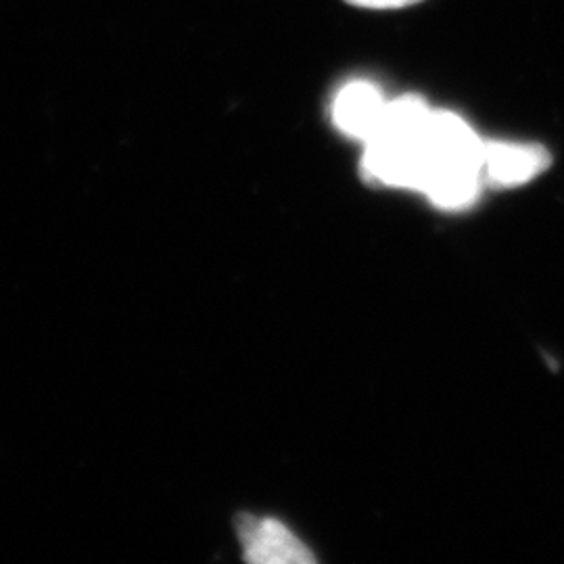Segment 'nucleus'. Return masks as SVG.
<instances>
[{
    "instance_id": "obj_3",
    "label": "nucleus",
    "mask_w": 564,
    "mask_h": 564,
    "mask_svg": "<svg viewBox=\"0 0 564 564\" xmlns=\"http://www.w3.org/2000/svg\"><path fill=\"white\" fill-rule=\"evenodd\" d=\"M547 165L550 155L538 144L485 141L484 172L494 184H523L540 176Z\"/></svg>"
},
{
    "instance_id": "obj_1",
    "label": "nucleus",
    "mask_w": 564,
    "mask_h": 564,
    "mask_svg": "<svg viewBox=\"0 0 564 564\" xmlns=\"http://www.w3.org/2000/svg\"><path fill=\"white\" fill-rule=\"evenodd\" d=\"M245 558L249 563H312L314 556L307 547L279 521L242 517L239 523Z\"/></svg>"
},
{
    "instance_id": "obj_4",
    "label": "nucleus",
    "mask_w": 564,
    "mask_h": 564,
    "mask_svg": "<svg viewBox=\"0 0 564 564\" xmlns=\"http://www.w3.org/2000/svg\"><path fill=\"white\" fill-rule=\"evenodd\" d=\"M354 7H364V9H403V7H412L421 0H345Z\"/></svg>"
},
{
    "instance_id": "obj_2",
    "label": "nucleus",
    "mask_w": 564,
    "mask_h": 564,
    "mask_svg": "<svg viewBox=\"0 0 564 564\" xmlns=\"http://www.w3.org/2000/svg\"><path fill=\"white\" fill-rule=\"evenodd\" d=\"M387 101L370 82H349L333 102V120L347 137L368 142L381 128Z\"/></svg>"
}]
</instances>
